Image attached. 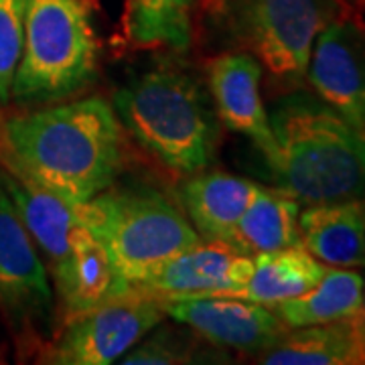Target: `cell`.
I'll return each mask as SVG.
<instances>
[{
    "mask_svg": "<svg viewBox=\"0 0 365 365\" xmlns=\"http://www.w3.org/2000/svg\"><path fill=\"white\" fill-rule=\"evenodd\" d=\"M122 126L100 98L0 118V167L76 207L100 195L124 160Z\"/></svg>",
    "mask_w": 365,
    "mask_h": 365,
    "instance_id": "cell-1",
    "label": "cell"
},
{
    "mask_svg": "<svg viewBox=\"0 0 365 365\" xmlns=\"http://www.w3.org/2000/svg\"><path fill=\"white\" fill-rule=\"evenodd\" d=\"M272 173L300 205L365 197V134L309 91H290L268 112Z\"/></svg>",
    "mask_w": 365,
    "mask_h": 365,
    "instance_id": "cell-2",
    "label": "cell"
},
{
    "mask_svg": "<svg viewBox=\"0 0 365 365\" xmlns=\"http://www.w3.org/2000/svg\"><path fill=\"white\" fill-rule=\"evenodd\" d=\"M120 124L167 169L195 175L209 167L220 143L213 100L191 73L155 67L114 96Z\"/></svg>",
    "mask_w": 365,
    "mask_h": 365,
    "instance_id": "cell-3",
    "label": "cell"
},
{
    "mask_svg": "<svg viewBox=\"0 0 365 365\" xmlns=\"http://www.w3.org/2000/svg\"><path fill=\"white\" fill-rule=\"evenodd\" d=\"M102 244L126 292L140 288L199 234L169 199L148 189H106L73 207Z\"/></svg>",
    "mask_w": 365,
    "mask_h": 365,
    "instance_id": "cell-4",
    "label": "cell"
},
{
    "mask_svg": "<svg viewBox=\"0 0 365 365\" xmlns=\"http://www.w3.org/2000/svg\"><path fill=\"white\" fill-rule=\"evenodd\" d=\"M100 45L86 0H26L25 39L11 100L61 102L90 86Z\"/></svg>",
    "mask_w": 365,
    "mask_h": 365,
    "instance_id": "cell-5",
    "label": "cell"
},
{
    "mask_svg": "<svg viewBox=\"0 0 365 365\" xmlns=\"http://www.w3.org/2000/svg\"><path fill=\"white\" fill-rule=\"evenodd\" d=\"M222 14L237 45L278 83L297 88L314 41L343 6L339 0H222Z\"/></svg>",
    "mask_w": 365,
    "mask_h": 365,
    "instance_id": "cell-6",
    "label": "cell"
},
{
    "mask_svg": "<svg viewBox=\"0 0 365 365\" xmlns=\"http://www.w3.org/2000/svg\"><path fill=\"white\" fill-rule=\"evenodd\" d=\"M163 300L130 290L66 323L43 361L55 365H108L120 361L165 317Z\"/></svg>",
    "mask_w": 365,
    "mask_h": 365,
    "instance_id": "cell-7",
    "label": "cell"
},
{
    "mask_svg": "<svg viewBox=\"0 0 365 365\" xmlns=\"http://www.w3.org/2000/svg\"><path fill=\"white\" fill-rule=\"evenodd\" d=\"M0 311L16 339H39L53 321L47 266L0 185Z\"/></svg>",
    "mask_w": 365,
    "mask_h": 365,
    "instance_id": "cell-8",
    "label": "cell"
},
{
    "mask_svg": "<svg viewBox=\"0 0 365 365\" xmlns=\"http://www.w3.org/2000/svg\"><path fill=\"white\" fill-rule=\"evenodd\" d=\"M163 304L165 313L201 339L248 355L268 351L290 329L272 307L242 297H191L163 300Z\"/></svg>",
    "mask_w": 365,
    "mask_h": 365,
    "instance_id": "cell-9",
    "label": "cell"
},
{
    "mask_svg": "<svg viewBox=\"0 0 365 365\" xmlns=\"http://www.w3.org/2000/svg\"><path fill=\"white\" fill-rule=\"evenodd\" d=\"M314 96L365 134V31L337 16L321 31L307 66Z\"/></svg>",
    "mask_w": 365,
    "mask_h": 365,
    "instance_id": "cell-10",
    "label": "cell"
},
{
    "mask_svg": "<svg viewBox=\"0 0 365 365\" xmlns=\"http://www.w3.org/2000/svg\"><path fill=\"white\" fill-rule=\"evenodd\" d=\"M254 260L234 248L207 242L177 254L136 292L160 300L191 297H242L248 284Z\"/></svg>",
    "mask_w": 365,
    "mask_h": 365,
    "instance_id": "cell-11",
    "label": "cell"
},
{
    "mask_svg": "<svg viewBox=\"0 0 365 365\" xmlns=\"http://www.w3.org/2000/svg\"><path fill=\"white\" fill-rule=\"evenodd\" d=\"M260 81L262 66L250 53H223L209 61L207 83L217 118L227 130L250 138L272 169L276 143Z\"/></svg>",
    "mask_w": 365,
    "mask_h": 365,
    "instance_id": "cell-12",
    "label": "cell"
},
{
    "mask_svg": "<svg viewBox=\"0 0 365 365\" xmlns=\"http://www.w3.org/2000/svg\"><path fill=\"white\" fill-rule=\"evenodd\" d=\"M0 185L11 197L37 250L49 262L51 274L61 270L73 252L79 232L83 230V223L79 222L73 207L63 199L16 179L6 170H0Z\"/></svg>",
    "mask_w": 365,
    "mask_h": 365,
    "instance_id": "cell-13",
    "label": "cell"
},
{
    "mask_svg": "<svg viewBox=\"0 0 365 365\" xmlns=\"http://www.w3.org/2000/svg\"><path fill=\"white\" fill-rule=\"evenodd\" d=\"M300 244L333 268H365V197L309 205L299 215Z\"/></svg>",
    "mask_w": 365,
    "mask_h": 365,
    "instance_id": "cell-14",
    "label": "cell"
},
{
    "mask_svg": "<svg viewBox=\"0 0 365 365\" xmlns=\"http://www.w3.org/2000/svg\"><path fill=\"white\" fill-rule=\"evenodd\" d=\"M258 187L248 179L213 170L182 182L181 199L199 237L227 246L235 223L248 209Z\"/></svg>",
    "mask_w": 365,
    "mask_h": 365,
    "instance_id": "cell-15",
    "label": "cell"
},
{
    "mask_svg": "<svg viewBox=\"0 0 365 365\" xmlns=\"http://www.w3.org/2000/svg\"><path fill=\"white\" fill-rule=\"evenodd\" d=\"M53 290L61 300L66 321L126 294L102 244L83 225L73 252L61 270L53 274Z\"/></svg>",
    "mask_w": 365,
    "mask_h": 365,
    "instance_id": "cell-16",
    "label": "cell"
},
{
    "mask_svg": "<svg viewBox=\"0 0 365 365\" xmlns=\"http://www.w3.org/2000/svg\"><path fill=\"white\" fill-rule=\"evenodd\" d=\"M258 357L264 365H365V335L355 317L297 327Z\"/></svg>",
    "mask_w": 365,
    "mask_h": 365,
    "instance_id": "cell-17",
    "label": "cell"
},
{
    "mask_svg": "<svg viewBox=\"0 0 365 365\" xmlns=\"http://www.w3.org/2000/svg\"><path fill=\"white\" fill-rule=\"evenodd\" d=\"M299 215L300 203L294 197L282 189H268L260 185L248 209L235 223L227 246L246 256L302 246Z\"/></svg>",
    "mask_w": 365,
    "mask_h": 365,
    "instance_id": "cell-18",
    "label": "cell"
},
{
    "mask_svg": "<svg viewBox=\"0 0 365 365\" xmlns=\"http://www.w3.org/2000/svg\"><path fill=\"white\" fill-rule=\"evenodd\" d=\"M364 276L357 268H327L325 276L294 299L274 304L276 314L290 329L353 319L361 309Z\"/></svg>",
    "mask_w": 365,
    "mask_h": 365,
    "instance_id": "cell-19",
    "label": "cell"
},
{
    "mask_svg": "<svg viewBox=\"0 0 365 365\" xmlns=\"http://www.w3.org/2000/svg\"><path fill=\"white\" fill-rule=\"evenodd\" d=\"M252 260L254 266L242 299L266 307H274L307 292L325 276L329 268L304 246L264 252L252 256Z\"/></svg>",
    "mask_w": 365,
    "mask_h": 365,
    "instance_id": "cell-20",
    "label": "cell"
},
{
    "mask_svg": "<svg viewBox=\"0 0 365 365\" xmlns=\"http://www.w3.org/2000/svg\"><path fill=\"white\" fill-rule=\"evenodd\" d=\"M128 33L144 47L185 51L191 43L195 0H126Z\"/></svg>",
    "mask_w": 365,
    "mask_h": 365,
    "instance_id": "cell-21",
    "label": "cell"
},
{
    "mask_svg": "<svg viewBox=\"0 0 365 365\" xmlns=\"http://www.w3.org/2000/svg\"><path fill=\"white\" fill-rule=\"evenodd\" d=\"M26 0H0V108L11 102V91L25 39Z\"/></svg>",
    "mask_w": 365,
    "mask_h": 365,
    "instance_id": "cell-22",
    "label": "cell"
},
{
    "mask_svg": "<svg viewBox=\"0 0 365 365\" xmlns=\"http://www.w3.org/2000/svg\"><path fill=\"white\" fill-rule=\"evenodd\" d=\"M193 349L182 341L181 335L173 331H158L150 339L138 341L130 351L126 353L120 364L126 365H165L187 364L193 361Z\"/></svg>",
    "mask_w": 365,
    "mask_h": 365,
    "instance_id": "cell-23",
    "label": "cell"
},
{
    "mask_svg": "<svg viewBox=\"0 0 365 365\" xmlns=\"http://www.w3.org/2000/svg\"><path fill=\"white\" fill-rule=\"evenodd\" d=\"M355 323L359 325V329L364 331V335H365V278H364V297H361V309H359V313L355 314Z\"/></svg>",
    "mask_w": 365,
    "mask_h": 365,
    "instance_id": "cell-24",
    "label": "cell"
},
{
    "mask_svg": "<svg viewBox=\"0 0 365 365\" xmlns=\"http://www.w3.org/2000/svg\"><path fill=\"white\" fill-rule=\"evenodd\" d=\"M355 2H361V4H365V0H355Z\"/></svg>",
    "mask_w": 365,
    "mask_h": 365,
    "instance_id": "cell-25",
    "label": "cell"
}]
</instances>
